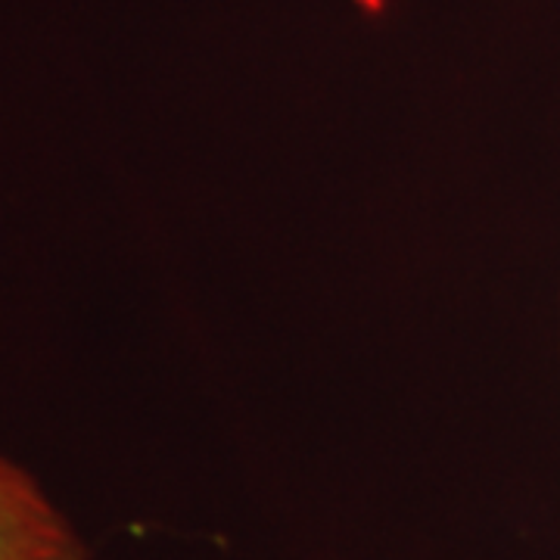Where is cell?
Segmentation results:
<instances>
[{"label":"cell","instance_id":"cell-1","mask_svg":"<svg viewBox=\"0 0 560 560\" xmlns=\"http://www.w3.org/2000/svg\"><path fill=\"white\" fill-rule=\"evenodd\" d=\"M0 560H94L72 517L7 452H0Z\"/></svg>","mask_w":560,"mask_h":560},{"label":"cell","instance_id":"cell-2","mask_svg":"<svg viewBox=\"0 0 560 560\" xmlns=\"http://www.w3.org/2000/svg\"><path fill=\"white\" fill-rule=\"evenodd\" d=\"M558 342H560V340H558Z\"/></svg>","mask_w":560,"mask_h":560}]
</instances>
